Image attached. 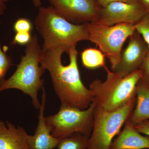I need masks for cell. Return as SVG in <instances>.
<instances>
[{
  "label": "cell",
  "instance_id": "19",
  "mask_svg": "<svg viewBox=\"0 0 149 149\" xmlns=\"http://www.w3.org/2000/svg\"><path fill=\"white\" fill-rule=\"evenodd\" d=\"M14 29L16 32H30L32 30V22L27 18H19L14 24Z\"/></svg>",
  "mask_w": 149,
  "mask_h": 149
},
{
  "label": "cell",
  "instance_id": "27",
  "mask_svg": "<svg viewBox=\"0 0 149 149\" xmlns=\"http://www.w3.org/2000/svg\"><path fill=\"white\" fill-rule=\"evenodd\" d=\"M3 1L4 3L8 1H10V0H2Z\"/></svg>",
  "mask_w": 149,
  "mask_h": 149
},
{
  "label": "cell",
  "instance_id": "16",
  "mask_svg": "<svg viewBox=\"0 0 149 149\" xmlns=\"http://www.w3.org/2000/svg\"><path fill=\"white\" fill-rule=\"evenodd\" d=\"M89 137L80 133L61 139L58 149H87Z\"/></svg>",
  "mask_w": 149,
  "mask_h": 149
},
{
  "label": "cell",
  "instance_id": "22",
  "mask_svg": "<svg viewBox=\"0 0 149 149\" xmlns=\"http://www.w3.org/2000/svg\"><path fill=\"white\" fill-rule=\"evenodd\" d=\"M134 125L139 133L149 137V120H145Z\"/></svg>",
  "mask_w": 149,
  "mask_h": 149
},
{
  "label": "cell",
  "instance_id": "11",
  "mask_svg": "<svg viewBox=\"0 0 149 149\" xmlns=\"http://www.w3.org/2000/svg\"><path fill=\"white\" fill-rule=\"evenodd\" d=\"M46 100L47 95L43 87L38 125L35 134L28 135L27 139L30 149H53L58 146L60 141L52 135L51 128L46 123L45 116Z\"/></svg>",
  "mask_w": 149,
  "mask_h": 149
},
{
  "label": "cell",
  "instance_id": "21",
  "mask_svg": "<svg viewBox=\"0 0 149 149\" xmlns=\"http://www.w3.org/2000/svg\"><path fill=\"white\" fill-rule=\"evenodd\" d=\"M142 73L141 79L149 84V51L140 67Z\"/></svg>",
  "mask_w": 149,
  "mask_h": 149
},
{
  "label": "cell",
  "instance_id": "9",
  "mask_svg": "<svg viewBox=\"0 0 149 149\" xmlns=\"http://www.w3.org/2000/svg\"><path fill=\"white\" fill-rule=\"evenodd\" d=\"M147 13L146 9L139 1L114 2L101 7L100 19L96 23L108 26L120 23L136 24Z\"/></svg>",
  "mask_w": 149,
  "mask_h": 149
},
{
  "label": "cell",
  "instance_id": "2",
  "mask_svg": "<svg viewBox=\"0 0 149 149\" xmlns=\"http://www.w3.org/2000/svg\"><path fill=\"white\" fill-rule=\"evenodd\" d=\"M35 24L44 40L43 50L61 47L68 53L77 43L88 40L87 23H71L58 13L52 6L39 8Z\"/></svg>",
  "mask_w": 149,
  "mask_h": 149
},
{
  "label": "cell",
  "instance_id": "17",
  "mask_svg": "<svg viewBox=\"0 0 149 149\" xmlns=\"http://www.w3.org/2000/svg\"><path fill=\"white\" fill-rule=\"evenodd\" d=\"M136 31L142 36L149 49V13L136 24Z\"/></svg>",
  "mask_w": 149,
  "mask_h": 149
},
{
  "label": "cell",
  "instance_id": "6",
  "mask_svg": "<svg viewBox=\"0 0 149 149\" xmlns=\"http://www.w3.org/2000/svg\"><path fill=\"white\" fill-rule=\"evenodd\" d=\"M95 108L94 102L84 110L61 106L56 113L45 117L46 122L51 128L52 135L60 140L75 133L90 137Z\"/></svg>",
  "mask_w": 149,
  "mask_h": 149
},
{
  "label": "cell",
  "instance_id": "20",
  "mask_svg": "<svg viewBox=\"0 0 149 149\" xmlns=\"http://www.w3.org/2000/svg\"><path fill=\"white\" fill-rule=\"evenodd\" d=\"M31 32H16L12 44L13 45H27L31 41Z\"/></svg>",
  "mask_w": 149,
  "mask_h": 149
},
{
  "label": "cell",
  "instance_id": "10",
  "mask_svg": "<svg viewBox=\"0 0 149 149\" xmlns=\"http://www.w3.org/2000/svg\"><path fill=\"white\" fill-rule=\"evenodd\" d=\"M137 31L130 37L126 47L121 52L120 60L111 71L122 77L140 69L149 49Z\"/></svg>",
  "mask_w": 149,
  "mask_h": 149
},
{
  "label": "cell",
  "instance_id": "3",
  "mask_svg": "<svg viewBox=\"0 0 149 149\" xmlns=\"http://www.w3.org/2000/svg\"><path fill=\"white\" fill-rule=\"evenodd\" d=\"M24 53L15 72L8 79L0 81V92L9 89L19 90L29 96L34 107L39 109L41 103L38 93L44 87L41 77L45 70L40 65L42 49L36 34L26 45Z\"/></svg>",
  "mask_w": 149,
  "mask_h": 149
},
{
  "label": "cell",
  "instance_id": "14",
  "mask_svg": "<svg viewBox=\"0 0 149 149\" xmlns=\"http://www.w3.org/2000/svg\"><path fill=\"white\" fill-rule=\"evenodd\" d=\"M135 107L129 120L133 125L149 120V84L141 79L136 87Z\"/></svg>",
  "mask_w": 149,
  "mask_h": 149
},
{
  "label": "cell",
  "instance_id": "24",
  "mask_svg": "<svg viewBox=\"0 0 149 149\" xmlns=\"http://www.w3.org/2000/svg\"><path fill=\"white\" fill-rule=\"evenodd\" d=\"M6 8L5 3L2 0H0V24L1 23V17L3 15Z\"/></svg>",
  "mask_w": 149,
  "mask_h": 149
},
{
  "label": "cell",
  "instance_id": "4",
  "mask_svg": "<svg viewBox=\"0 0 149 149\" xmlns=\"http://www.w3.org/2000/svg\"><path fill=\"white\" fill-rule=\"evenodd\" d=\"M107 78L102 82L95 79L90 85L93 102L98 108L113 111L120 108L136 97L137 84L142 77L140 69L125 77L109 70L106 66Z\"/></svg>",
  "mask_w": 149,
  "mask_h": 149
},
{
  "label": "cell",
  "instance_id": "1",
  "mask_svg": "<svg viewBox=\"0 0 149 149\" xmlns=\"http://www.w3.org/2000/svg\"><path fill=\"white\" fill-rule=\"evenodd\" d=\"M76 46L70 48L67 53L70 60L67 65L62 63V56L65 50L61 47L42 50L40 65L49 72L61 106L84 110L90 106L94 99L90 89L85 87L80 78Z\"/></svg>",
  "mask_w": 149,
  "mask_h": 149
},
{
  "label": "cell",
  "instance_id": "7",
  "mask_svg": "<svg viewBox=\"0 0 149 149\" xmlns=\"http://www.w3.org/2000/svg\"><path fill=\"white\" fill-rule=\"evenodd\" d=\"M88 40L95 44L106 56L113 67L120 60L125 41L136 31V24L120 23L108 26L87 23Z\"/></svg>",
  "mask_w": 149,
  "mask_h": 149
},
{
  "label": "cell",
  "instance_id": "15",
  "mask_svg": "<svg viewBox=\"0 0 149 149\" xmlns=\"http://www.w3.org/2000/svg\"><path fill=\"white\" fill-rule=\"evenodd\" d=\"M104 54L97 49L89 48L85 49L81 54V61L83 66L88 69L104 68Z\"/></svg>",
  "mask_w": 149,
  "mask_h": 149
},
{
  "label": "cell",
  "instance_id": "8",
  "mask_svg": "<svg viewBox=\"0 0 149 149\" xmlns=\"http://www.w3.org/2000/svg\"><path fill=\"white\" fill-rule=\"evenodd\" d=\"M58 13L75 24L98 22L101 7L96 0H47Z\"/></svg>",
  "mask_w": 149,
  "mask_h": 149
},
{
  "label": "cell",
  "instance_id": "23",
  "mask_svg": "<svg viewBox=\"0 0 149 149\" xmlns=\"http://www.w3.org/2000/svg\"><path fill=\"white\" fill-rule=\"evenodd\" d=\"M101 7H103L114 2L121 1L125 2L133 3L139 1L138 0H96Z\"/></svg>",
  "mask_w": 149,
  "mask_h": 149
},
{
  "label": "cell",
  "instance_id": "26",
  "mask_svg": "<svg viewBox=\"0 0 149 149\" xmlns=\"http://www.w3.org/2000/svg\"><path fill=\"white\" fill-rule=\"evenodd\" d=\"M32 3L36 7L39 8L42 6V0H32Z\"/></svg>",
  "mask_w": 149,
  "mask_h": 149
},
{
  "label": "cell",
  "instance_id": "12",
  "mask_svg": "<svg viewBox=\"0 0 149 149\" xmlns=\"http://www.w3.org/2000/svg\"><path fill=\"white\" fill-rule=\"evenodd\" d=\"M24 128L0 120V149H30Z\"/></svg>",
  "mask_w": 149,
  "mask_h": 149
},
{
  "label": "cell",
  "instance_id": "13",
  "mask_svg": "<svg viewBox=\"0 0 149 149\" xmlns=\"http://www.w3.org/2000/svg\"><path fill=\"white\" fill-rule=\"evenodd\" d=\"M149 149V137L139 133L128 119L110 149Z\"/></svg>",
  "mask_w": 149,
  "mask_h": 149
},
{
  "label": "cell",
  "instance_id": "5",
  "mask_svg": "<svg viewBox=\"0 0 149 149\" xmlns=\"http://www.w3.org/2000/svg\"><path fill=\"white\" fill-rule=\"evenodd\" d=\"M136 97L118 109L107 111L96 107L93 129L87 149H110L115 136L129 119L136 104Z\"/></svg>",
  "mask_w": 149,
  "mask_h": 149
},
{
  "label": "cell",
  "instance_id": "25",
  "mask_svg": "<svg viewBox=\"0 0 149 149\" xmlns=\"http://www.w3.org/2000/svg\"><path fill=\"white\" fill-rule=\"evenodd\" d=\"M138 1L144 6L148 13H149V0H138Z\"/></svg>",
  "mask_w": 149,
  "mask_h": 149
},
{
  "label": "cell",
  "instance_id": "18",
  "mask_svg": "<svg viewBox=\"0 0 149 149\" xmlns=\"http://www.w3.org/2000/svg\"><path fill=\"white\" fill-rule=\"evenodd\" d=\"M7 47L4 49L0 44V81L3 80L9 68L12 65V59L7 54Z\"/></svg>",
  "mask_w": 149,
  "mask_h": 149
}]
</instances>
